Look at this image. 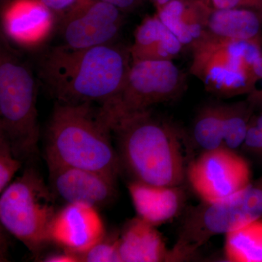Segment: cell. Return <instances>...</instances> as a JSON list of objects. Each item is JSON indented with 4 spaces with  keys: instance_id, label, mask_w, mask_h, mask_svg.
I'll return each mask as SVG.
<instances>
[{
    "instance_id": "cell-1",
    "label": "cell",
    "mask_w": 262,
    "mask_h": 262,
    "mask_svg": "<svg viewBox=\"0 0 262 262\" xmlns=\"http://www.w3.org/2000/svg\"><path fill=\"white\" fill-rule=\"evenodd\" d=\"M131 64L130 47L121 43L82 49L59 45L39 56L38 78L56 102L106 106L121 92Z\"/></svg>"
},
{
    "instance_id": "cell-2",
    "label": "cell",
    "mask_w": 262,
    "mask_h": 262,
    "mask_svg": "<svg viewBox=\"0 0 262 262\" xmlns=\"http://www.w3.org/2000/svg\"><path fill=\"white\" fill-rule=\"evenodd\" d=\"M122 170L133 181L163 187L182 186L189 160V137L170 120L151 110L112 125Z\"/></svg>"
},
{
    "instance_id": "cell-3",
    "label": "cell",
    "mask_w": 262,
    "mask_h": 262,
    "mask_svg": "<svg viewBox=\"0 0 262 262\" xmlns=\"http://www.w3.org/2000/svg\"><path fill=\"white\" fill-rule=\"evenodd\" d=\"M112 134L98 105L56 101L46 130L48 165L76 167L117 179L122 169Z\"/></svg>"
},
{
    "instance_id": "cell-4",
    "label": "cell",
    "mask_w": 262,
    "mask_h": 262,
    "mask_svg": "<svg viewBox=\"0 0 262 262\" xmlns=\"http://www.w3.org/2000/svg\"><path fill=\"white\" fill-rule=\"evenodd\" d=\"M0 45V137L18 159L32 161L39 154L37 82L2 34Z\"/></svg>"
},
{
    "instance_id": "cell-5",
    "label": "cell",
    "mask_w": 262,
    "mask_h": 262,
    "mask_svg": "<svg viewBox=\"0 0 262 262\" xmlns=\"http://www.w3.org/2000/svg\"><path fill=\"white\" fill-rule=\"evenodd\" d=\"M190 48L189 72L215 96H248L262 82V41L227 39L206 32Z\"/></svg>"
},
{
    "instance_id": "cell-6",
    "label": "cell",
    "mask_w": 262,
    "mask_h": 262,
    "mask_svg": "<svg viewBox=\"0 0 262 262\" xmlns=\"http://www.w3.org/2000/svg\"><path fill=\"white\" fill-rule=\"evenodd\" d=\"M261 219L262 177L225 200L189 208L171 249L173 257L177 261L190 259L212 237Z\"/></svg>"
},
{
    "instance_id": "cell-7",
    "label": "cell",
    "mask_w": 262,
    "mask_h": 262,
    "mask_svg": "<svg viewBox=\"0 0 262 262\" xmlns=\"http://www.w3.org/2000/svg\"><path fill=\"white\" fill-rule=\"evenodd\" d=\"M1 193L2 225L38 254L52 242V225L58 213L51 188L30 167Z\"/></svg>"
},
{
    "instance_id": "cell-8",
    "label": "cell",
    "mask_w": 262,
    "mask_h": 262,
    "mask_svg": "<svg viewBox=\"0 0 262 262\" xmlns=\"http://www.w3.org/2000/svg\"><path fill=\"white\" fill-rule=\"evenodd\" d=\"M186 88L187 77L173 61L133 62L120 94L100 107L112 127L124 117L178 99Z\"/></svg>"
},
{
    "instance_id": "cell-9",
    "label": "cell",
    "mask_w": 262,
    "mask_h": 262,
    "mask_svg": "<svg viewBox=\"0 0 262 262\" xmlns=\"http://www.w3.org/2000/svg\"><path fill=\"white\" fill-rule=\"evenodd\" d=\"M187 179L202 202L208 203L233 195L252 181L247 160L226 146L203 151L192 160Z\"/></svg>"
},
{
    "instance_id": "cell-10",
    "label": "cell",
    "mask_w": 262,
    "mask_h": 262,
    "mask_svg": "<svg viewBox=\"0 0 262 262\" xmlns=\"http://www.w3.org/2000/svg\"><path fill=\"white\" fill-rule=\"evenodd\" d=\"M124 21L125 13L115 5L84 0L60 19L61 45L82 49L116 42Z\"/></svg>"
},
{
    "instance_id": "cell-11",
    "label": "cell",
    "mask_w": 262,
    "mask_h": 262,
    "mask_svg": "<svg viewBox=\"0 0 262 262\" xmlns=\"http://www.w3.org/2000/svg\"><path fill=\"white\" fill-rule=\"evenodd\" d=\"M2 11V35L26 49L42 47L58 27V17L40 0H10Z\"/></svg>"
},
{
    "instance_id": "cell-12",
    "label": "cell",
    "mask_w": 262,
    "mask_h": 262,
    "mask_svg": "<svg viewBox=\"0 0 262 262\" xmlns=\"http://www.w3.org/2000/svg\"><path fill=\"white\" fill-rule=\"evenodd\" d=\"M48 166L52 192L67 205L84 203L97 208L116 196L117 179L113 177L76 167Z\"/></svg>"
},
{
    "instance_id": "cell-13",
    "label": "cell",
    "mask_w": 262,
    "mask_h": 262,
    "mask_svg": "<svg viewBox=\"0 0 262 262\" xmlns=\"http://www.w3.org/2000/svg\"><path fill=\"white\" fill-rule=\"evenodd\" d=\"M104 234L97 209L84 203L67 204L57 213L51 227L52 242L79 256L102 241Z\"/></svg>"
},
{
    "instance_id": "cell-14",
    "label": "cell",
    "mask_w": 262,
    "mask_h": 262,
    "mask_svg": "<svg viewBox=\"0 0 262 262\" xmlns=\"http://www.w3.org/2000/svg\"><path fill=\"white\" fill-rule=\"evenodd\" d=\"M128 190L138 216L155 227L178 216L185 203L182 186L163 187L132 180Z\"/></svg>"
},
{
    "instance_id": "cell-15",
    "label": "cell",
    "mask_w": 262,
    "mask_h": 262,
    "mask_svg": "<svg viewBox=\"0 0 262 262\" xmlns=\"http://www.w3.org/2000/svg\"><path fill=\"white\" fill-rule=\"evenodd\" d=\"M213 8L203 0H172L156 7V14L183 46H191L206 34Z\"/></svg>"
},
{
    "instance_id": "cell-16",
    "label": "cell",
    "mask_w": 262,
    "mask_h": 262,
    "mask_svg": "<svg viewBox=\"0 0 262 262\" xmlns=\"http://www.w3.org/2000/svg\"><path fill=\"white\" fill-rule=\"evenodd\" d=\"M119 249L122 262L173 261L171 249L157 227L139 216L130 220L119 236Z\"/></svg>"
},
{
    "instance_id": "cell-17",
    "label": "cell",
    "mask_w": 262,
    "mask_h": 262,
    "mask_svg": "<svg viewBox=\"0 0 262 262\" xmlns=\"http://www.w3.org/2000/svg\"><path fill=\"white\" fill-rule=\"evenodd\" d=\"M184 47L158 15H149L141 21L134 32V42L130 46L132 63L173 61Z\"/></svg>"
},
{
    "instance_id": "cell-18",
    "label": "cell",
    "mask_w": 262,
    "mask_h": 262,
    "mask_svg": "<svg viewBox=\"0 0 262 262\" xmlns=\"http://www.w3.org/2000/svg\"><path fill=\"white\" fill-rule=\"evenodd\" d=\"M207 32L227 39L262 41V15L242 8H213Z\"/></svg>"
},
{
    "instance_id": "cell-19",
    "label": "cell",
    "mask_w": 262,
    "mask_h": 262,
    "mask_svg": "<svg viewBox=\"0 0 262 262\" xmlns=\"http://www.w3.org/2000/svg\"><path fill=\"white\" fill-rule=\"evenodd\" d=\"M225 256L230 262H262V219L225 234Z\"/></svg>"
},
{
    "instance_id": "cell-20",
    "label": "cell",
    "mask_w": 262,
    "mask_h": 262,
    "mask_svg": "<svg viewBox=\"0 0 262 262\" xmlns=\"http://www.w3.org/2000/svg\"><path fill=\"white\" fill-rule=\"evenodd\" d=\"M192 142L203 151L225 146L223 104L213 103L203 106L193 122Z\"/></svg>"
},
{
    "instance_id": "cell-21",
    "label": "cell",
    "mask_w": 262,
    "mask_h": 262,
    "mask_svg": "<svg viewBox=\"0 0 262 262\" xmlns=\"http://www.w3.org/2000/svg\"><path fill=\"white\" fill-rule=\"evenodd\" d=\"M255 110L246 100L223 104L224 144L232 150L241 148Z\"/></svg>"
},
{
    "instance_id": "cell-22",
    "label": "cell",
    "mask_w": 262,
    "mask_h": 262,
    "mask_svg": "<svg viewBox=\"0 0 262 262\" xmlns=\"http://www.w3.org/2000/svg\"><path fill=\"white\" fill-rule=\"evenodd\" d=\"M81 261L122 262L119 249V237L105 239L80 256Z\"/></svg>"
},
{
    "instance_id": "cell-23",
    "label": "cell",
    "mask_w": 262,
    "mask_h": 262,
    "mask_svg": "<svg viewBox=\"0 0 262 262\" xmlns=\"http://www.w3.org/2000/svg\"><path fill=\"white\" fill-rule=\"evenodd\" d=\"M21 160L13 154L9 144L0 137V192L11 183L15 174L21 168Z\"/></svg>"
},
{
    "instance_id": "cell-24",
    "label": "cell",
    "mask_w": 262,
    "mask_h": 262,
    "mask_svg": "<svg viewBox=\"0 0 262 262\" xmlns=\"http://www.w3.org/2000/svg\"><path fill=\"white\" fill-rule=\"evenodd\" d=\"M241 149L245 152L262 159V112L253 115Z\"/></svg>"
},
{
    "instance_id": "cell-25",
    "label": "cell",
    "mask_w": 262,
    "mask_h": 262,
    "mask_svg": "<svg viewBox=\"0 0 262 262\" xmlns=\"http://www.w3.org/2000/svg\"><path fill=\"white\" fill-rule=\"evenodd\" d=\"M211 3L215 8H242L262 15V0H211Z\"/></svg>"
},
{
    "instance_id": "cell-26",
    "label": "cell",
    "mask_w": 262,
    "mask_h": 262,
    "mask_svg": "<svg viewBox=\"0 0 262 262\" xmlns=\"http://www.w3.org/2000/svg\"><path fill=\"white\" fill-rule=\"evenodd\" d=\"M58 17V20L84 0H40Z\"/></svg>"
},
{
    "instance_id": "cell-27",
    "label": "cell",
    "mask_w": 262,
    "mask_h": 262,
    "mask_svg": "<svg viewBox=\"0 0 262 262\" xmlns=\"http://www.w3.org/2000/svg\"><path fill=\"white\" fill-rule=\"evenodd\" d=\"M100 1L115 5L125 13L137 9L145 3L146 0H100Z\"/></svg>"
},
{
    "instance_id": "cell-28",
    "label": "cell",
    "mask_w": 262,
    "mask_h": 262,
    "mask_svg": "<svg viewBox=\"0 0 262 262\" xmlns=\"http://www.w3.org/2000/svg\"><path fill=\"white\" fill-rule=\"evenodd\" d=\"M44 261L48 262H78L81 261V260L78 255L65 251L64 253L49 255L45 258Z\"/></svg>"
},
{
    "instance_id": "cell-29",
    "label": "cell",
    "mask_w": 262,
    "mask_h": 262,
    "mask_svg": "<svg viewBox=\"0 0 262 262\" xmlns=\"http://www.w3.org/2000/svg\"><path fill=\"white\" fill-rule=\"evenodd\" d=\"M246 100L252 106L255 111H258V113L262 112V87L261 89L256 90L254 92L248 95Z\"/></svg>"
},
{
    "instance_id": "cell-30",
    "label": "cell",
    "mask_w": 262,
    "mask_h": 262,
    "mask_svg": "<svg viewBox=\"0 0 262 262\" xmlns=\"http://www.w3.org/2000/svg\"><path fill=\"white\" fill-rule=\"evenodd\" d=\"M170 1H172V0H152L155 7L160 6V5L165 4V3H168V2ZM203 1L206 2V3H209V4L211 5V0H203Z\"/></svg>"
},
{
    "instance_id": "cell-31",
    "label": "cell",
    "mask_w": 262,
    "mask_h": 262,
    "mask_svg": "<svg viewBox=\"0 0 262 262\" xmlns=\"http://www.w3.org/2000/svg\"><path fill=\"white\" fill-rule=\"evenodd\" d=\"M10 0H1L2 5H3H3H5V4H6L7 3H8V2Z\"/></svg>"
}]
</instances>
